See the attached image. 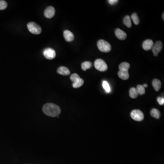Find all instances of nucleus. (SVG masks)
I'll return each mask as SVG.
<instances>
[{
    "label": "nucleus",
    "mask_w": 164,
    "mask_h": 164,
    "mask_svg": "<svg viewBox=\"0 0 164 164\" xmlns=\"http://www.w3.org/2000/svg\"><path fill=\"white\" fill-rule=\"evenodd\" d=\"M43 53L45 57L48 60H53L56 55L55 50L51 48H46L44 50Z\"/></svg>",
    "instance_id": "obj_6"
},
{
    "label": "nucleus",
    "mask_w": 164,
    "mask_h": 164,
    "mask_svg": "<svg viewBox=\"0 0 164 164\" xmlns=\"http://www.w3.org/2000/svg\"><path fill=\"white\" fill-rule=\"evenodd\" d=\"M162 48H163V44L162 42L161 41L156 42V44H154L152 48V51L154 55L155 56H157L162 50Z\"/></svg>",
    "instance_id": "obj_7"
},
{
    "label": "nucleus",
    "mask_w": 164,
    "mask_h": 164,
    "mask_svg": "<svg viewBox=\"0 0 164 164\" xmlns=\"http://www.w3.org/2000/svg\"><path fill=\"white\" fill-rule=\"evenodd\" d=\"M143 86L144 88H147V87H148V85H147L146 84H144Z\"/></svg>",
    "instance_id": "obj_28"
},
{
    "label": "nucleus",
    "mask_w": 164,
    "mask_h": 164,
    "mask_svg": "<svg viewBox=\"0 0 164 164\" xmlns=\"http://www.w3.org/2000/svg\"><path fill=\"white\" fill-rule=\"evenodd\" d=\"M130 116L132 119L136 121H141L144 119V113L139 109H134L131 111Z\"/></svg>",
    "instance_id": "obj_5"
},
{
    "label": "nucleus",
    "mask_w": 164,
    "mask_h": 164,
    "mask_svg": "<svg viewBox=\"0 0 164 164\" xmlns=\"http://www.w3.org/2000/svg\"><path fill=\"white\" fill-rule=\"evenodd\" d=\"M129 96L132 98H136L137 97L138 94L136 88L133 87L129 89Z\"/></svg>",
    "instance_id": "obj_20"
},
{
    "label": "nucleus",
    "mask_w": 164,
    "mask_h": 164,
    "mask_svg": "<svg viewBox=\"0 0 164 164\" xmlns=\"http://www.w3.org/2000/svg\"><path fill=\"white\" fill-rule=\"evenodd\" d=\"M84 84V80L82 79V78H78L77 80L74 81L73 83V88H75V89H76V88H80V87H81Z\"/></svg>",
    "instance_id": "obj_15"
},
{
    "label": "nucleus",
    "mask_w": 164,
    "mask_h": 164,
    "mask_svg": "<svg viewBox=\"0 0 164 164\" xmlns=\"http://www.w3.org/2000/svg\"><path fill=\"white\" fill-rule=\"evenodd\" d=\"M164 13H163V15H162V18H163V20H164Z\"/></svg>",
    "instance_id": "obj_29"
},
{
    "label": "nucleus",
    "mask_w": 164,
    "mask_h": 164,
    "mask_svg": "<svg viewBox=\"0 0 164 164\" xmlns=\"http://www.w3.org/2000/svg\"><path fill=\"white\" fill-rule=\"evenodd\" d=\"M116 37L121 40H125L127 37V34L120 29L117 28L115 31Z\"/></svg>",
    "instance_id": "obj_9"
},
{
    "label": "nucleus",
    "mask_w": 164,
    "mask_h": 164,
    "mask_svg": "<svg viewBox=\"0 0 164 164\" xmlns=\"http://www.w3.org/2000/svg\"><path fill=\"white\" fill-rule=\"evenodd\" d=\"M103 86L104 89L106 91V92L109 93L111 91L109 84H108L107 82L104 81L103 83Z\"/></svg>",
    "instance_id": "obj_23"
},
{
    "label": "nucleus",
    "mask_w": 164,
    "mask_h": 164,
    "mask_svg": "<svg viewBox=\"0 0 164 164\" xmlns=\"http://www.w3.org/2000/svg\"><path fill=\"white\" fill-rule=\"evenodd\" d=\"M108 2L111 5H114L116 4L118 2H119V1L118 0H109Z\"/></svg>",
    "instance_id": "obj_27"
},
{
    "label": "nucleus",
    "mask_w": 164,
    "mask_h": 164,
    "mask_svg": "<svg viewBox=\"0 0 164 164\" xmlns=\"http://www.w3.org/2000/svg\"><path fill=\"white\" fill-rule=\"evenodd\" d=\"M157 100L158 101V103L160 104V105H163L164 104V98L163 97H159L157 98Z\"/></svg>",
    "instance_id": "obj_26"
},
{
    "label": "nucleus",
    "mask_w": 164,
    "mask_h": 164,
    "mask_svg": "<svg viewBox=\"0 0 164 164\" xmlns=\"http://www.w3.org/2000/svg\"><path fill=\"white\" fill-rule=\"evenodd\" d=\"M131 18L134 24L138 25L140 23V19L136 13H134L131 16Z\"/></svg>",
    "instance_id": "obj_21"
},
{
    "label": "nucleus",
    "mask_w": 164,
    "mask_h": 164,
    "mask_svg": "<svg viewBox=\"0 0 164 164\" xmlns=\"http://www.w3.org/2000/svg\"><path fill=\"white\" fill-rule=\"evenodd\" d=\"M97 46L98 49L101 52L104 53H108L111 50V46L109 42L103 39L98 41Z\"/></svg>",
    "instance_id": "obj_2"
},
{
    "label": "nucleus",
    "mask_w": 164,
    "mask_h": 164,
    "mask_svg": "<svg viewBox=\"0 0 164 164\" xmlns=\"http://www.w3.org/2000/svg\"><path fill=\"white\" fill-rule=\"evenodd\" d=\"M8 6V3L3 0H0V10L6 9Z\"/></svg>",
    "instance_id": "obj_24"
},
{
    "label": "nucleus",
    "mask_w": 164,
    "mask_h": 164,
    "mask_svg": "<svg viewBox=\"0 0 164 164\" xmlns=\"http://www.w3.org/2000/svg\"><path fill=\"white\" fill-rule=\"evenodd\" d=\"M129 68H130V64L126 62H123L120 64L119 67L120 71H128Z\"/></svg>",
    "instance_id": "obj_17"
},
{
    "label": "nucleus",
    "mask_w": 164,
    "mask_h": 164,
    "mask_svg": "<svg viewBox=\"0 0 164 164\" xmlns=\"http://www.w3.org/2000/svg\"><path fill=\"white\" fill-rule=\"evenodd\" d=\"M150 114L152 117L156 119H159L161 116L160 111L156 109H152L150 111Z\"/></svg>",
    "instance_id": "obj_18"
},
{
    "label": "nucleus",
    "mask_w": 164,
    "mask_h": 164,
    "mask_svg": "<svg viewBox=\"0 0 164 164\" xmlns=\"http://www.w3.org/2000/svg\"><path fill=\"white\" fill-rule=\"evenodd\" d=\"M92 65V63H91V62H84L81 64L82 69L84 71H86L87 69H91Z\"/></svg>",
    "instance_id": "obj_16"
},
{
    "label": "nucleus",
    "mask_w": 164,
    "mask_h": 164,
    "mask_svg": "<svg viewBox=\"0 0 164 164\" xmlns=\"http://www.w3.org/2000/svg\"><path fill=\"white\" fill-rule=\"evenodd\" d=\"M124 24L128 28H130L132 27V22H131V18L129 16H126L124 17L123 20Z\"/></svg>",
    "instance_id": "obj_19"
},
{
    "label": "nucleus",
    "mask_w": 164,
    "mask_h": 164,
    "mask_svg": "<svg viewBox=\"0 0 164 164\" xmlns=\"http://www.w3.org/2000/svg\"><path fill=\"white\" fill-rule=\"evenodd\" d=\"M42 111L45 114L49 116L55 117L58 116L61 113V109L57 105L53 103L45 104L43 106Z\"/></svg>",
    "instance_id": "obj_1"
},
{
    "label": "nucleus",
    "mask_w": 164,
    "mask_h": 164,
    "mask_svg": "<svg viewBox=\"0 0 164 164\" xmlns=\"http://www.w3.org/2000/svg\"><path fill=\"white\" fill-rule=\"evenodd\" d=\"M55 14V10L53 6H49L45 10V17L46 18H52L54 17Z\"/></svg>",
    "instance_id": "obj_8"
},
{
    "label": "nucleus",
    "mask_w": 164,
    "mask_h": 164,
    "mask_svg": "<svg viewBox=\"0 0 164 164\" xmlns=\"http://www.w3.org/2000/svg\"><path fill=\"white\" fill-rule=\"evenodd\" d=\"M137 92L138 94L140 95H143L145 94V89L143 87V85H138L137 86L136 89Z\"/></svg>",
    "instance_id": "obj_22"
},
{
    "label": "nucleus",
    "mask_w": 164,
    "mask_h": 164,
    "mask_svg": "<svg viewBox=\"0 0 164 164\" xmlns=\"http://www.w3.org/2000/svg\"><path fill=\"white\" fill-rule=\"evenodd\" d=\"M80 78V76L78 74H77V73H73V74H72L71 76H70V80L73 82H74V81H75L78 79Z\"/></svg>",
    "instance_id": "obj_25"
},
{
    "label": "nucleus",
    "mask_w": 164,
    "mask_h": 164,
    "mask_svg": "<svg viewBox=\"0 0 164 164\" xmlns=\"http://www.w3.org/2000/svg\"><path fill=\"white\" fill-rule=\"evenodd\" d=\"M118 76L121 80H126L129 78V73L128 71H119L118 73Z\"/></svg>",
    "instance_id": "obj_13"
},
{
    "label": "nucleus",
    "mask_w": 164,
    "mask_h": 164,
    "mask_svg": "<svg viewBox=\"0 0 164 164\" xmlns=\"http://www.w3.org/2000/svg\"><path fill=\"white\" fill-rule=\"evenodd\" d=\"M27 26H28L29 31L33 34L38 35L41 33V28L38 24H36L35 22H29Z\"/></svg>",
    "instance_id": "obj_3"
},
{
    "label": "nucleus",
    "mask_w": 164,
    "mask_h": 164,
    "mask_svg": "<svg viewBox=\"0 0 164 164\" xmlns=\"http://www.w3.org/2000/svg\"><path fill=\"white\" fill-rule=\"evenodd\" d=\"M152 85L156 91H159L161 87V82L158 79H154L152 81Z\"/></svg>",
    "instance_id": "obj_14"
},
{
    "label": "nucleus",
    "mask_w": 164,
    "mask_h": 164,
    "mask_svg": "<svg viewBox=\"0 0 164 164\" xmlns=\"http://www.w3.org/2000/svg\"><path fill=\"white\" fill-rule=\"evenodd\" d=\"M153 45V41L150 39H147L143 42L142 47L145 51H149L152 49Z\"/></svg>",
    "instance_id": "obj_10"
},
{
    "label": "nucleus",
    "mask_w": 164,
    "mask_h": 164,
    "mask_svg": "<svg viewBox=\"0 0 164 164\" xmlns=\"http://www.w3.org/2000/svg\"><path fill=\"white\" fill-rule=\"evenodd\" d=\"M57 73L60 75L67 76L70 74V71L67 67L61 66L57 69Z\"/></svg>",
    "instance_id": "obj_12"
},
{
    "label": "nucleus",
    "mask_w": 164,
    "mask_h": 164,
    "mask_svg": "<svg viewBox=\"0 0 164 164\" xmlns=\"http://www.w3.org/2000/svg\"><path fill=\"white\" fill-rule=\"evenodd\" d=\"M64 37L65 40L68 42H71L74 40V35L71 31L69 30H65L64 31Z\"/></svg>",
    "instance_id": "obj_11"
},
{
    "label": "nucleus",
    "mask_w": 164,
    "mask_h": 164,
    "mask_svg": "<svg viewBox=\"0 0 164 164\" xmlns=\"http://www.w3.org/2000/svg\"><path fill=\"white\" fill-rule=\"evenodd\" d=\"M94 67L96 69L101 72H104L108 69V66L104 61L101 59H98L94 62Z\"/></svg>",
    "instance_id": "obj_4"
}]
</instances>
